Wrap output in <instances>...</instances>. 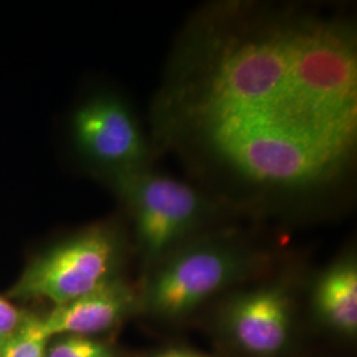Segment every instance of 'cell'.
<instances>
[{"instance_id": "obj_6", "label": "cell", "mask_w": 357, "mask_h": 357, "mask_svg": "<svg viewBox=\"0 0 357 357\" xmlns=\"http://www.w3.org/2000/svg\"><path fill=\"white\" fill-rule=\"evenodd\" d=\"M294 303L287 281L237 290L220 310V327L230 343L249 356H280L293 340Z\"/></svg>"}, {"instance_id": "obj_9", "label": "cell", "mask_w": 357, "mask_h": 357, "mask_svg": "<svg viewBox=\"0 0 357 357\" xmlns=\"http://www.w3.org/2000/svg\"><path fill=\"white\" fill-rule=\"evenodd\" d=\"M50 335L43 318H26L0 349V357H45Z\"/></svg>"}, {"instance_id": "obj_4", "label": "cell", "mask_w": 357, "mask_h": 357, "mask_svg": "<svg viewBox=\"0 0 357 357\" xmlns=\"http://www.w3.org/2000/svg\"><path fill=\"white\" fill-rule=\"evenodd\" d=\"M122 255L123 240L118 229L97 225L38 258L26 268L13 295L45 298L61 306L118 278Z\"/></svg>"}, {"instance_id": "obj_11", "label": "cell", "mask_w": 357, "mask_h": 357, "mask_svg": "<svg viewBox=\"0 0 357 357\" xmlns=\"http://www.w3.org/2000/svg\"><path fill=\"white\" fill-rule=\"evenodd\" d=\"M22 317L16 307L0 296V340L6 342L20 327Z\"/></svg>"}, {"instance_id": "obj_8", "label": "cell", "mask_w": 357, "mask_h": 357, "mask_svg": "<svg viewBox=\"0 0 357 357\" xmlns=\"http://www.w3.org/2000/svg\"><path fill=\"white\" fill-rule=\"evenodd\" d=\"M311 306L324 327L344 337L357 333V258L349 250L336 258L312 284Z\"/></svg>"}, {"instance_id": "obj_10", "label": "cell", "mask_w": 357, "mask_h": 357, "mask_svg": "<svg viewBox=\"0 0 357 357\" xmlns=\"http://www.w3.org/2000/svg\"><path fill=\"white\" fill-rule=\"evenodd\" d=\"M45 357H115L113 349L88 336H65L47 349Z\"/></svg>"}, {"instance_id": "obj_12", "label": "cell", "mask_w": 357, "mask_h": 357, "mask_svg": "<svg viewBox=\"0 0 357 357\" xmlns=\"http://www.w3.org/2000/svg\"><path fill=\"white\" fill-rule=\"evenodd\" d=\"M153 357H206L204 355H200L197 352L188 351V349H183V348H171L163 351Z\"/></svg>"}, {"instance_id": "obj_7", "label": "cell", "mask_w": 357, "mask_h": 357, "mask_svg": "<svg viewBox=\"0 0 357 357\" xmlns=\"http://www.w3.org/2000/svg\"><path fill=\"white\" fill-rule=\"evenodd\" d=\"M138 306L139 291L118 277L72 302L54 307L43 318V324L50 337L89 336L113 328Z\"/></svg>"}, {"instance_id": "obj_1", "label": "cell", "mask_w": 357, "mask_h": 357, "mask_svg": "<svg viewBox=\"0 0 357 357\" xmlns=\"http://www.w3.org/2000/svg\"><path fill=\"white\" fill-rule=\"evenodd\" d=\"M153 151L231 213L311 216L357 160V31L321 6L222 0L178 32L150 109Z\"/></svg>"}, {"instance_id": "obj_3", "label": "cell", "mask_w": 357, "mask_h": 357, "mask_svg": "<svg viewBox=\"0 0 357 357\" xmlns=\"http://www.w3.org/2000/svg\"><path fill=\"white\" fill-rule=\"evenodd\" d=\"M131 217L143 265L153 268L230 213L199 185L153 166L103 175Z\"/></svg>"}, {"instance_id": "obj_2", "label": "cell", "mask_w": 357, "mask_h": 357, "mask_svg": "<svg viewBox=\"0 0 357 357\" xmlns=\"http://www.w3.org/2000/svg\"><path fill=\"white\" fill-rule=\"evenodd\" d=\"M268 262V253L241 234L215 228L150 268L139 302L153 318L183 319L218 294L259 275Z\"/></svg>"}, {"instance_id": "obj_5", "label": "cell", "mask_w": 357, "mask_h": 357, "mask_svg": "<svg viewBox=\"0 0 357 357\" xmlns=\"http://www.w3.org/2000/svg\"><path fill=\"white\" fill-rule=\"evenodd\" d=\"M78 153L101 175L153 165V144L128 103L114 94L89 98L72 119Z\"/></svg>"}]
</instances>
